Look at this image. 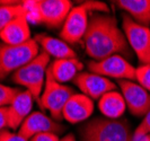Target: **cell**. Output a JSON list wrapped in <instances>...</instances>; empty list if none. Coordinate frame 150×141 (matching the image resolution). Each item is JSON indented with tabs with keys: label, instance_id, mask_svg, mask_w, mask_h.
I'll return each instance as SVG.
<instances>
[{
	"label": "cell",
	"instance_id": "6da1fadb",
	"mask_svg": "<svg viewBox=\"0 0 150 141\" xmlns=\"http://www.w3.org/2000/svg\"><path fill=\"white\" fill-rule=\"evenodd\" d=\"M85 50L94 61L120 54L131 57V47L116 19L108 15H93L83 36Z\"/></svg>",
	"mask_w": 150,
	"mask_h": 141
},
{
	"label": "cell",
	"instance_id": "7a4b0ae2",
	"mask_svg": "<svg viewBox=\"0 0 150 141\" xmlns=\"http://www.w3.org/2000/svg\"><path fill=\"white\" fill-rule=\"evenodd\" d=\"M28 22L42 23L50 28H58L64 24L72 4L69 0L23 1Z\"/></svg>",
	"mask_w": 150,
	"mask_h": 141
},
{
	"label": "cell",
	"instance_id": "3957f363",
	"mask_svg": "<svg viewBox=\"0 0 150 141\" xmlns=\"http://www.w3.org/2000/svg\"><path fill=\"white\" fill-rule=\"evenodd\" d=\"M81 141H130L131 128L127 120L96 118L80 129Z\"/></svg>",
	"mask_w": 150,
	"mask_h": 141
},
{
	"label": "cell",
	"instance_id": "277c9868",
	"mask_svg": "<svg viewBox=\"0 0 150 141\" xmlns=\"http://www.w3.org/2000/svg\"><path fill=\"white\" fill-rule=\"evenodd\" d=\"M50 66V55L44 51L38 54L30 63L13 74V80L17 85L24 86L28 90L34 101L40 105L46 78V71Z\"/></svg>",
	"mask_w": 150,
	"mask_h": 141
},
{
	"label": "cell",
	"instance_id": "5b68a950",
	"mask_svg": "<svg viewBox=\"0 0 150 141\" xmlns=\"http://www.w3.org/2000/svg\"><path fill=\"white\" fill-rule=\"evenodd\" d=\"M38 54L40 45L35 40L21 45L0 43V80L30 63Z\"/></svg>",
	"mask_w": 150,
	"mask_h": 141
},
{
	"label": "cell",
	"instance_id": "8992f818",
	"mask_svg": "<svg viewBox=\"0 0 150 141\" xmlns=\"http://www.w3.org/2000/svg\"><path fill=\"white\" fill-rule=\"evenodd\" d=\"M74 94H75L74 89L69 86L59 84L53 78V76L47 69L44 89L40 101V106L43 110H47L51 113V118L54 121L59 122L63 119L62 111L69 98Z\"/></svg>",
	"mask_w": 150,
	"mask_h": 141
},
{
	"label": "cell",
	"instance_id": "52a82bcc",
	"mask_svg": "<svg viewBox=\"0 0 150 141\" xmlns=\"http://www.w3.org/2000/svg\"><path fill=\"white\" fill-rule=\"evenodd\" d=\"M123 33L141 64H150V28L123 15Z\"/></svg>",
	"mask_w": 150,
	"mask_h": 141
},
{
	"label": "cell",
	"instance_id": "ba28073f",
	"mask_svg": "<svg viewBox=\"0 0 150 141\" xmlns=\"http://www.w3.org/2000/svg\"><path fill=\"white\" fill-rule=\"evenodd\" d=\"M90 72L106 78H115L119 80L135 79V68L124 57L120 54L111 55L99 61H90L88 63Z\"/></svg>",
	"mask_w": 150,
	"mask_h": 141
},
{
	"label": "cell",
	"instance_id": "9c48e42d",
	"mask_svg": "<svg viewBox=\"0 0 150 141\" xmlns=\"http://www.w3.org/2000/svg\"><path fill=\"white\" fill-rule=\"evenodd\" d=\"M88 13L89 11L85 4L72 7L60 32L61 40L68 44H76L83 40L89 24Z\"/></svg>",
	"mask_w": 150,
	"mask_h": 141
},
{
	"label": "cell",
	"instance_id": "30bf717a",
	"mask_svg": "<svg viewBox=\"0 0 150 141\" xmlns=\"http://www.w3.org/2000/svg\"><path fill=\"white\" fill-rule=\"evenodd\" d=\"M121 94L132 115L144 116L150 111V93L132 80H119Z\"/></svg>",
	"mask_w": 150,
	"mask_h": 141
},
{
	"label": "cell",
	"instance_id": "8fae6325",
	"mask_svg": "<svg viewBox=\"0 0 150 141\" xmlns=\"http://www.w3.org/2000/svg\"><path fill=\"white\" fill-rule=\"evenodd\" d=\"M64 126H62L52 118H49L44 113L40 111L32 112L30 115L25 119L22 125L18 129V133L25 139L30 141L33 137L41 133H55L59 134L63 132Z\"/></svg>",
	"mask_w": 150,
	"mask_h": 141
},
{
	"label": "cell",
	"instance_id": "7c38bea8",
	"mask_svg": "<svg viewBox=\"0 0 150 141\" xmlns=\"http://www.w3.org/2000/svg\"><path fill=\"white\" fill-rule=\"evenodd\" d=\"M74 84L83 95L91 99H99L106 93L116 89V85L108 78L94 72H79L74 79Z\"/></svg>",
	"mask_w": 150,
	"mask_h": 141
},
{
	"label": "cell",
	"instance_id": "4fadbf2b",
	"mask_svg": "<svg viewBox=\"0 0 150 141\" xmlns=\"http://www.w3.org/2000/svg\"><path fill=\"white\" fill-rule=\"evenodd\" d=\"M94 112L93 99L83 94H74L62 111V118L69 123H80L89 119Z\"/></svg>",
	"mask_w": 150,
	"mask_h": 141
},
{
	"label": "cell",
	"instance_id": "5bb4252c",
	"mask_svg": "<svg viewBox=\"0 0 150 141\" xmlns=\"http://www.w3.org/2000/svg\"><path fill=\"white\" fill-rule=\"evenodd\" d=\"M0 40L8 45H21L30 42L32 40L30 22L26 14L16 17L9 23L0 33Z\"/></svg>",
	"mask_w": 150,
	"mask_h": 141
},
{
	"label": "cell",
	"instance_id": "9a60e30c",
	"mask_svg": "<svg viewBox=\"0 0 150 141\" xmlns=\"http://www.w3.org/2000/svg\"><path fill=\"white\" fill-rule=\"evenodd\" d=\"M34 98L28 90H21L14 101L8 106L9 113V128L11 130H17L25 119L32 113Z\"/></svg>",
	"mask_w": 150,
	"mask_h": 141
},
{
	"label": "cell",
	"instance_id": "2e32d148",
	"mask_svg": "<svg viewBox=\"0 0 150 141\" xmlns=\"http://www.w3.org/2000/svg\"><path fill=\"white\" fill-rule=\"evenodd\" d=\"M34 40L45 53H47L50 57H53L55 60L77 58L74 49L63 40L49 36L46 34H38Z\"/></svg>",
	"mask_w": 150,
	"mask_h": 141
},
{
	"label": "cell",
	"instance_id": "e0dca14e",
	"mask_svg": "<svg viewBox=\"0 0 150 141\" xmlns=\"http://www.w3.org/2000/svg\"><path fill=\"white\" fill-rule=\"evenodd\" d=\"M83 68V64L79 60L75 59H60L54 60L49 66V71L53 78L59 82L64 84L68 81H74L76 76L79 74Z\"/></svg>",
	"mask_w": 150,
	"mask_h": 141
},
{
	"label": "cell",
	"instance_id": "ac0fdd59",
	"mask_svg": "<svg viewBox=\"0 0 150 141\" xmlns=\"http://www.w3.org/2000/svg\"><path fill=\"white\" fill-rule=\"evenodd\" d=\"M98 108L105 118L117 120L124 114L127 104L121 93L112 90L98 99Z\"/></svg>",
	"mask_w": 150,
	"mask_h": 141
},
{
	"label": "cell",
	"instance_id": "d6986e66",
	"mask_svg": "<svg viewBox=\"0 0 150 141\" xmlns=\"http://www.w3.org/2000/svg\"><path fill=\"white\" fill-rule=\"evenodd\" d=\"M115 4L138 24H150V0H119Z\"/></svg>",
	"mask_w": 150,
	"mask_h": 141
},
{
	"label": "cell",
	"instance_id": "ffe728a7",
	"mask_svg": "<svg viewBox=\"0 0 150 141\" xmlns=\"http://www.w3.org/2000/svg\"><path fill=\"white\" fill-rule=\"evenodd\" d=\"M25 14L23 1H0V33L16 17Z\"/></svg>",
	"mask_w": 150,
	"mask_h": 141
},
{
	"label": "cell",
	"instance_id": "44dd1931",
	"mask_svg": "<svg viewBox=\"0 0 150 141\" xmlns=\"http://www.w3.org/2000/svg\"><path fill=\"white\" fill-rule=\"evenodd\" d=\"M135 80L150 93V64H140L135 68Z\"/></svg>",
	"mask_w": 150,
	"mask_h": 141
},
{
	"label": "cell",
	"instance_id": "7402d4cb",
	"mask_svg": "<svg viewBox=\"0 0 150 141\" xmlns=\"http://www.w3.org/2000/svg\"><path fill=\"white\" fill-rule=\"evenodd\" d=\"M21 90L0 84V107H7Z\"/></svg>",
	"mask_w": 150,
	"mask_h": 141
},
{
	"label": "cell",
	"instance_id": "603a6c76",
	"mask_svg": "<svg viewBox=\"0 0 150 141\" xmlns=\"http://www.w3.org/2000/svg\"><path fill=\"white\" fill-rule=\"evenodd\" d=\"M130 141H150V133H148L144 128L139 124L131 135Z\"/></svg>",
	"mask_w": 150,
	"mask_h": 141
},
{
	"label": "cell",
	"instance_id": "cb8c5ba5",
	"mask_svg": "<svg viewBox=\"0 0 150 141\" xmlns=\"http://www.w3.org/2000/svg\"><path fill=\"white\" fill-rule=\"evenodd\" d=\"M0 141H28L22 137L19 133L10 132L9 130H2L0 131Z\"/></svg>",
	"mask_w": 150,
	"mask_h": 141
},
{
	"label": "cell",
	"instance_id": "d4e9b609",
	"mask_svg": "<svg viewBox=\"0 0 150 141\" xmlns=\"http://www.w3.org/2000/svg\"><path fill=\"white\" fill-rule=\"evenodd\" d=\"M9 128V113L7 107H0V131Z\"/></svg>",
	"mask_w": 150,
	"mask_h": 141
},
{
	"label": "cell",
	"instance_id": "484cf974",
	"mask_svg": "<svg viewBox=\"0 0 150 141\" xmlns=\"http://www.w3.org/2000/svg\"><path fill=\"white\" fill-rule=\"evenodd\" d=\"M30 141H60L58 134L55 133H41L38 134L35 137H33L32 139H30Z\"/></svg>",
	"mask_w": 150,
	"mask_h": 141
},
{
	"label": "cell",
	"instance_id": "4316f807",
	"mask_svg": "<svg viewBox=\"0 0 150 141\" xmlns=\"http://www.w3.org/2000/svg\"><path fill=\"white\" fill-rule=\"evenodd\" d=\"M140 125L143 126L144 130H146L148 133H150V111L144 115V119H143V121L140 123Z\"/></svg>",
	"mask_w": 150,
	"mask_h": 141
},
{
	"label": "cell",
	"instance_id": "83f0119b",
	"mask_svg": "<svg viewBox=\"0 0 150 141\" xmlns=\"http://www.w3.org/2000/svg\"><path fill=\"white\" fill-rule=\"evenodd\" d=\"M60 141H76L75 137H74V134H67L66 137H63L62 139H61Z\"/></svg>",
	"mask_w": 150,
	"mask_h": 141
}]
</instances>
